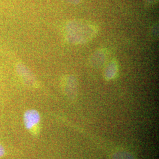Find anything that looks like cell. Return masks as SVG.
<instances>
[{"label": "cell", "mask_w": 159, "mask_h": 159, "mask_svg": "<svg viewBox=\"0 0 159 159\" xmlns=\"http://www.w3.org/2000/svg\"><path fill=\"white\" fill-rule=\"evenodd\" d=\"M67 41L73 44H84L93 39L98 32L95 24L81 20L68 21L65 27Z\"/></svg>", "instance_id": "1"}, {"label": "cell", "mask_w": 159, "mask_h": 159, "mask_svg": "<svg viewBox=\"0 0 159 159\" xmlns=\"http://www.w3.org/2000/svg\"><path fill=\"white\" fill-rule=\"evenodd\" d=\"M40 121L39 113L35 110H29L24 115V123L28 130H31L37 125Z\"/></svg>", "instance_id": "2"}, {"label": "cell", "mask_w": 159, "mask_h": 159, "mask_svg": "<svg viewBox=\"0 0 159 159\" xmlns=\"http://www.w3.org/2000/svg\"><path fill=\"white\" fill-rule=\"evenodd\" d=\"M107 51L105 49H100L95 51L91 55L90 63L93 67L99 68L102 67L107 59Z\"/></svg>", "instance_id": "3"}, {"label": "cell", "mask_w": 159, "mask_h": 159, "mask_svg": "<svg viewBox=\"0 0 159 159\" xmlns=\"http://www.w3.org/2000/svg\"><path fill=\"white\" fill-rule=\"evenodd\" d=\"M118 64L115 60H113L110 61L104 67L103 71L104 78L108 81L114 79L118 74Z\"/></svg>", "instance_id": "4"}, {"label": "cell", "mask_w": 159, "mask_h": 159, "mask_svg": "<svg viewBox=\"0 0 159 159\" xmlns=\"http://www.w3.org/2000/svg\"><path fill=\"white\" fill-rule=\"evenodd\" d=\"M66 93L68 95H73L77 92V80L73 75H66L63 81Z\"/></svg>", "instance_id": "5"}, {"label": "cell", "mask_w": 159, "mask_h": 159, "mask_svg": "<svg viewBox=\"0 0 159 159\" xmlns=\"http://www.w3.org/2000/svg\"><path fill=\"white\" fill-rule=\"evenodd\" d=\"M158 25H153L152 27V30H151V32H152V36L154 37V39H157V37L158 36Z\"/></svg>", "instance_id": "6"}, {"label": "cell", "mask_w": 159, "mask_h": 159, "mask_svg": "<svg viewBox=\"0 0 159 159\" xmlns=\"http://www.w3.org/2000/svg\"><path fill=\"white\" fill-rule=\"evenodd\" d=\"M66 1H67L69 3L74 4V5H77L79 4L81 2V0H66Z\"/></svg>", "instance_id": "7"}, {"label": "cell", "mask_w": 159, "mask_h": 159, "mask_svg": "<svg viewBox=\"0 0 159 159\" xmlns=\"http://www.w3.org/2000/svg\"><path fill=\"white\" fill-rule=\"evenodd\" d=\"M5 154V149L0 144V157L3 156Z\"/></svg>", "instance_id": "8"}, {"label": "cell", "mask_w": 159, "mask_h": 159, "mask_svg": "<svg viewBox=\"0 0 159 159\" xmlns=\"http://www.w3.org/2000/svg\"><path fill=\"white\" fill-rule=\"evenodd\" d=\"M157 0H146V3L148 5H153L154 3H156Z\"/></svg>", "instance_id": "9"}]
</instances>
